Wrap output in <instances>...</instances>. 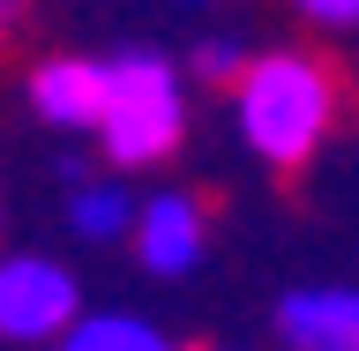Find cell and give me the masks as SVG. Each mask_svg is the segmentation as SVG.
Instances as JSON below:
<instances>
[{
  "label": "cell",
  "instance_id": "6da1fadb",
  "mask_svg": "<svg viewBox=\"0 0 359 351\" xmlns=\"http://www.w3.org/2000/svg\"><path fill=\"white\" fill-rule=\"evenodd\" d=\"M337 90L330 60H314L299 45H277V53H247V67L232 75V120H240V142L277 172H299L337 128Z\"/></svg>",
  "mask_w": 359,
  "mask_h": 351
},
{
  "label": "cell",
  "instance_id": "7a4b0ae2",
  "mask_svg": "<svg viewBox=\"0 0 359 351\" xmlns=\"http://www.w3.org/2000/svg\"><path fill=\"white\" fill-rule=\"evenodd\" d=\"M97 150L120 165V172H150L180 150L187 135V90H180V67L165 53H112L97 60Z\"/></svg>",
  "mask_w": 359,
  "mask_h": 351
},
{
  "label": "cell",
  "instance_id": "3957f363",
  "mask_svg": "<svg viewBox=\"0 0 359 351\" xmlns=\"http://www.w3.org/2000/svg\"><path fill=\"white\" fill-rule=\"evenodd\" d=\"M75 314H83V284H75L67 262L30 254V247L0 254V344H15V351L60 344Z\"/></svg>",
  "mask_w": 359,
  "mask_h": 351
},
{
  "label": "cell",
  "instance_id": "277c9868",
  "mask_svg": "<svg viewBox=\"0 0 359 351\" xmlns=\"http://www.w3.org/2000/svg\"><path fill=\"white\" fill-rule=\"evenodd\" d=\"M135 262L150 269V277H187V269L202 262V247H210V209H202L195 195H180V187H165V195L135 202Z\"/></svg>",
  "mask_w": 359,
  "mask_h": 351
},
{
  "label": "cell",
  "instance_id": "5b68a950",
  "mask_svg": "<svg viewBox=\"0 0 359 351\" xmlns=\"http://www.w3.org/2000/svg\"><path fill=\"white\" fill-rule=\"evenodd\" d=\"M285 351H359V284H299L277 299Z\"/></svg>",
  "mask_w": 359,
  "mask_h": 351
},
{
  "label": "cell",
  "instance_id": "8992f818",
  "mask_svg": "<svg viewBox=\"0 0 359 351\" xmlns=\"http://www.w3.org/2000/svg\"><path fill=\"white\" fill-rule=\"evenodd\" d=\"M30 112H38L45 128L90 135V120H97V60H75V53L38 60L30 67Z\"/></svg>",
  "mask_w": 359,
  "mask_h": 351
},
{
  "label": "cell",
  "instance_id": "52a82bcc",
  "mask_svg": "<svg viewBox=\"0 0 359 351\" xmlns=\"http://www.w3.org/2000/svg\"><path fill=\"white\" fill-rule=\"evenodd\" d=\"M67 224H75V240L90 247H112V240H128V224H135V187L128 179H75L67 187Z\"/></svg>",
  "mask_w": 359,
  "mask_h": 351
},
{
  "label": "cell",
  "instance_id": "ba28073f",
  "mask_svg": "<svg viewBox=\"0 0 359 351\" xmlns=\"http://www.w3.org/2000/svg\"><path fill=\"white\" fill-rule=\"evenodd\" d=\"M60 351H180V344L142 314H75Z\"/></svg>",
  "mask_w": 359,
  "mask_h": 351
},
{
  "label": "cell",
  "instance_id": "9c48e42d",
  "mask_svg": "<svg viewBox=\"0 0 359 351\" xmlns=\"http://www.w3.org/2000/svg\"><path fill=\"white\" fill-rule=\"evenodd\" d=\"M240 67H247V45L240 38H202L195 45V75H202V83H232Z\"/></svg>",
  "mask_w": 359,
  "mask_h": 351
},
{
  "label": "cell",
  "instance_id": "30bf717a",
  "mask_svg": "<svg viewBox=\"0 0 359 351\" xmlns=\"http://www.w3.org/2000/svg\"><path fill=\"white\" fill-rule=\"evenodd\" d=\"M299 15H307V22H330V30H352V22H359V0H299Z\"/></svg>",
  "mask_w": 359,
  "mask_h": 351
},
{
  "label": "cell",
  "instance_id": "8fae6325",
  "mask_svg": "<svg viewBox=\"0 0 359 351\" xmlns=\"http://www.w3.org/2000/svg\"><path fill=\"white\" fill-rule=\"evenodd\" d=\"M8 15H15V0H0V22H8Z\"/></svg>",
  "mask_w": 359,
  "mask_h": 351
},
{
  "label": "cell",
  "instance_id": "7c38bea8",
  "mask_svg": "<svg viewBox=\"0 0 359 351\" xmlns=\"http://www.w3.org/2000/svg\"><path fill=\"white\" fill-rule=\"evenodd\" d=\"M217 351H232V344H217Z\"/></svg>",
  "mask_w": 359,
  "mask_h": 351
}]
</instances>
